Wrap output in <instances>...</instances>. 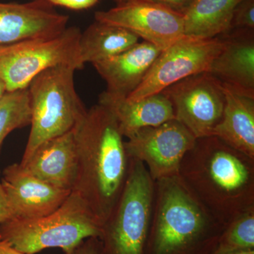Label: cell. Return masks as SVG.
<instances>
[{"instance_id":"6da1fadb","label":"cell","mask_w":254,"mask_h":254,"mask_svg":"<svg viewBox=\"0 0 254 254\" xmlns=\"http://www.w3.org/2000/svg\"><path fill=\"white\" fill-rule=\"evenodd\" d=\"M77 177L73 191L81 195L103 225L123 193L129 171L123 133L113 113L93 105L75 125Z\"/></svg>"},{"instance_id":"7a4b0ae2","label":"cell","mask_w":254,"mask_h":254,"mask_svg":"<svg viewBox=\"0 0 254 254\" xmlns=\"http://www.w3.org/2000/svg\"><path fill=\"white\" fill-rule=\"evenodd\" d=\"M178 176L225 226L254 208V159L218 136L196 138L182 159Z\"/></svg>"},{"instance_id":"3957f363","label":"cell","mask_w":254,"mask_h":254,"mask_svg":"<svg viewBox=\"0 0 254 254\" xmlns=\"http://www.w3.org/2000/svg\"><path fill=\"white\" fill-rule=\"evenodd\" d=\"M227 226L195 198L178 175L155 181L143 254H213Z\"/></svg>"},{"instance_id":"277c9868","label":"cell","mask_w":254,"mask_h":254,"mask_svg":"<svg viewBox=\"0 0 254 254\" xmlns=\"http://www.w3.org/2000/svg\"><path fill=\"white\" fill-rule=\"evenodd\" d=\"M101 225L86 201L71 191L59 208L46 216L13 218L0 225V237L23 254L49 248L68 253L90 237H98Z\"/></svg>"},{"instance_id":"5b68a950","label":"cell","mask_w":254,"mask_h":254,"mask_svg":"<svg viewBox=\"0 0 254 254\" xmlns=\"http://www.w3.org/2000/svg\"><path fill=\"white\" fill-rule=\"evenodd\" d=\"M76 68L59 65L45 70L27 87L31 131L21 163L43 142L71 131L87 110L74 83Z\"/></svg>"},{"instance_id":"8992f818","label":"cell","mask_w":254,"mask_h":254,"mask_svg":"<svg viewBox=\"0 0 254 254\" xmlns=\"http://www.w3.org/2000/svg\"><path fill=\"white\" fill-rule=\"evenodd\" d=\"M154 190L155 182L144 164L130 159L123 193L100 228L99 254H143Z\"/></svg>"},{"instance_id":"52a82bcc","label":"cell","mask_w":254,"mask_h":254,"mask_svg":"<svg viewBox=\"0 0 254 254\" xmlns=\"http://www.w3.org/2000/svg\"><path fill=\"white\" fill-rule=\"evenodd\" d=\"M81 35L79 28L71 26L56 36L0 45V78L6 92L27 88L39 73L59 65L82 69Z\"/></svg>"},{"instance_id":"ba28073f","label":"cell","mask_w":254,"mask_h":254,"mask_svg":"<svg viewBox=\"0 0 254 254\" xmlns=\"http://www.w3.org/2000/svg\"><path fill=\"white\" fill-rule=\"evenodd\" d=\"M223 48L221 37L198 38L183 36L163 50L149 71L127 100L133 101L163 90L192 75L207 72Z\"/></svg>"},{"instance_id":"9c48e42d","label":"cell","mask_w":254,"mask_h":254,"mask_svg":"<svg viewBox=\"0 0 254 254\" xmlns=\"http://www.w3.org/2000/svg\"><path fill=\"white\" fill-rule=\"evenodd\" d=\"M171 102L175 119L195 136L213 135L223 115V86L208 72L192 75L161 92Z\"/></svg>"},{"instance_id":"30bf717a","label":"cell","mask_w":254,"mask_h":254,"mask_svg":"<svg viewBox=\"0 0 254 254\" xmlns=\"http://www.w3.org/2000/svg\"><path fill=\"white\" fill-rule=\"evenodd\" d=\"M196 138L176 119L138 130L125 141L128 158L142 162L153 181L178 175Z\"/></svg>"},{"instance_id":"8fae6325","label":"cell","mask_w":254,"mask_h":254,"mask_svg":"<svg viewBox=\"0 0 254 254\" xmlns=\"http://www.w3.org/2000/svg\"><path fill=\"white\" fill-rule=\"evenodd\" d=\"M95 18L125 28L162 51L185 36L184 14L149 0H126L97 11Z\"/></svg>"},{"instance_id":"7c38bea8","label":"cell","mask_w":254,"mask_h":254,"mask_svg":"<svg viewBox=\"0 0 254 254\" xmlns=\"http://www.w3.org/2000/svg\"><path fill=\"white\" fill-rule=\"evenodd\" d=\"M1 183L14 218L23 220L49 215L71 193L33 176L20 163L12 164L4 169Z\"/></svg>"},{"instance_id":"4fadbf2b","label":"cell","mask_w":254,"mask_h":254,"mask_svg":"<svg viewBox=\"0 0 254 254\" xmlns=\"http://www.w3.org/2000/svg\"><path fill=\"white\" fill-rule=\"evenodd\" d=\"M40 0L27 3L0 2V45H10L62 33L68 16Z\"/></svg>"},{"instance_id":"5bb4252c","label":"cell","mask_w":254,"mask_h":254,"mask_svg":"<svg viewBox=\"0 0 254 254\" xmlns=\"http://www.w3.org/2000/svg\"><path fill=\"white\" fill-rule=\"evenodd\" d=\"M220 36L223 48L207 72L239 94L254 98V29L231 28Z\"/></svg>"},{"instance_id":"9a60e30c","label":"cell","mask_w":254,"mask_h":254,"mask_svg":"<svg viewBox=\"0 0 254 254\" xmlns=\"http://www.w3.org/2000/svg\"><path fill=\"white\" fill-rule=\"evenodd\" d=\"M20 164L28 173L42 181L72 191L78 170L73 130L43 142L27 160Z\"/></svg>"},{"instance_id":"2e32d148","label":"cell","mask_w":254,"mask_h":254,"mask_svg":"<svg viewBox=\"0 0 254 254\" xmlns=\"http://www.w3.org/2000/svg\"><path fill=\"white\" fill-rule=\"evenodd\" d=\"M162 50L146 41L93 64L107 84L106 94L126 98L141 84Z\"/></svg>"},{"instance_id":"e0dca14e","label":"cell","mask_w":254,"mask_h":254,"mask_svg":"<svg viewBox=\"0 0 254 254\" xmlns=\"http://www.w3.org/2000/svg\"><path fill=\"white\" fill-rule=\"evenodd\" d=\"M98 103L113 113L120 131L127 138L142 128L159 126L175 119L173 105L163 93L129 101L103 92Z\"/></svg>"},{"instance_id":"ac0fdd59","label":"cell","mask_w":254,"mask_h":254,"mask_svg":"<svg viewBox=\"0 0 254 254\" xmlns=\"http://www.w3.org/2000/svg\"><path fill=\"white\" fill-rule=\"evenodd\" d=\"M222 86L225 109L213 135L254 159V98L239 94Z\"/></svg>"},{"instance_id":"d6986e66","label":"cell","mask_w":254,"mask_h":254,"mask_svg":"<svg viewBox=\"0 0 254 254\" xmlns=\"http://www.w3.org/2000/svg\"><path fill=\"white\" fill-rule=\"evenodd\" d=\"M242 0H193L184 13L185 36L213 38L231 28L234 11Z\"/></svg>"},{"instance_id":"ffe728a7","label":"cell","mask_w":254,"mask_h":254,"mask_svg":"<svg viewBox=\"0 0 254 254\" xmlns=\"http://www.w3.org/2000/svg\"><path fill=\"white\" fill-rule=\"evenodd\" d=\"M139 38L125 28L95 21L81 33L80 55L83 63H98L123 53L138 43Z\"/></svg>"},{"instance_id":"44dd1931","label":"cell","mask_w":254,"mask_h":254,"mask_svg":"<svg viewBox=\"0 0 254 254\" xmlns=\"http://www.w3.org/2000/svg\"><path fill=\"white\" fill-rule=\"evenodd\" d=\"M31 120L28 88L6 92L0 100V150L11 132L28 126Z\"/></svg>"},{"instance_id":"7402d4cb","label":"cell","mask_w":254,"mask_h":254,"mask_svg":"<svg viewBox=\"0 0 254 254\" xmlns=\"http://www.w3.org/2000/svg\"><path fill=\"white\" fill-rule=\"evenodd\" d=\"M218 248L254 250V208L241 214L227 225Z\"/></svg>"},{"instance_id":"603a6c76","label":"cell","mask_w":254,"mask_h":254,"mask_svg":"<svg viewBox=\"0 0 254 254\" xmlns=\"http://www.w3.org/2000/svg\"><path fill=\"white\" fill-rule=\"evenodd\" d=\"M231 28L254 29V0H242L234 11Z\"/></svg>"},{"instance_id":"cb8c5ba5","label":"cell","mask_w":254,"mask_h":254,"mask_svg":"<svg viewBox=\"0 0 254 254\" xmlns=\"http://www.w3.org/2000/svg\"><path fill=\"white\" fill-rule=\"evenodd\" d=\"M51 6H59L71 10H83L93 7L99 0H40Z\"/></svg>"},{"instance_id":"d4e9b609","label":"cell","mask_w":254,"mask_h":254,"mask_svg":"<svg viewBox=\"0 0 254 254\" xmlns=\"http://www.w3.org/2000/svg\"><path fill=\"white\" fill-rule=\"evenodd\" d=\"M100 242L98 237H90L83 241L76 248L64 254H99Z\"/></svg>"},{"instance_id":"484cf974","label":"cell","mask_w":254,"mask_h":254,"mask_svg":"<svg viewBox=\"0 0 254 254\" xmlns=\"http://www.w3.org/2000/svg\"><path fill=\"white\" fill-rule=\"evenodd\" d=\"M14 218L0 180V225Z\"/></svg>"},{"instance_id":"4316f807","label":"cell","mask_w":254,"mask_h":254,"mask_svg":"<svg viewBox=\"0 0 254 254\" xmlns=\"http://www.w3.org/2000/svg\"><path fill=\"white\" fill-rule=\"evenodd\" d=\"M184 14L193 0H149Z\"/></svg>"},{"instance_id":"83f0119b","label":"cell","mask_w":254,"mask_h":254,"mask_svg":"<svg viewBox=\"0 0 254 254\" xmlns=\"http://www.w3.org/2000/svg\"><path fill=\"white\" fill-rule=\"evenodd\" d=\"M0 254H23L15 250L14 247L0 237Z\"/></svg>"},{"instance_id":"f1b7e54d","label":"cell","mask_w":254,"mask_h":254,"mask_svg":"<svg viewBox=\"0 0 254 254\" xmlns=\"http://www.w3.org/2000/svg\"><path fill=\"white\" fill-rule=\"evenodd\" d=\"M213 254H254V250H229L218 248Z\"/></svg>"},{"instance_id":"f546056e","label":"cell","mask_w":254,"mask_h":254,"mask_svg":"<svg viewBox=\"0 0 254 254\" xmlns=\"http://www.w3.org/2000/svg\"><path fill=\"white\" fill-rule=\"evenodd\" d=\"M6 92V86L2 80L0 78V100L3 98Z\"/></svg>"},{"instance_id":"4dcf8cb0","label":"cell","mask_w":254,"mask_h":254,"mask_svg":"<svg viewBox=\"0 0 254 254\" xmlns=\"http://www.w3.org/2000/svg\"><path fill=\"white\" fill-rule=\"evenodd\" d=\"M118 3L123 2V1H126V0H116Z\"/></svg>"}]
</instances>
